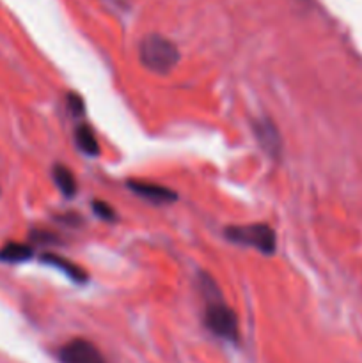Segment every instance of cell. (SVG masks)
Listing matches in <instances>:
<instances>
[{"label": "cell", "instance_id": "5", "mask_svg": "<svg viewBox=\"0 0 362 363\" xmlns=\"http://www.w3.org/2000/svg\"><path fill=\"white\" fill-rule=\"evenodd\" d=\"M128 188L137 197L146 199L149 202H155V204H165V202H174L177 199V195L170 188L158 183H149V181L130 179L128 181Z\"/></svg>", "mask_w": 362, "mask_h": 363}, {"label": "cell", "instance_id": "10", "mask_svg": "<svg viewBox=\"0 0 362 363\" xmlns=\"http://www.w3.org/2000/svg\"><path fill=\"white\" fill-rule=\"evenodd\" d=\"M52 176L57 188H59L66 197H73V195L77 194V179H75V174L71 172L66 165L53 167Z\"/></svg>", "mask_w": 362, "mask_h": 363}, {"label": "cell", "instance_id": "9", "mask_svg": "<svg viewBox=\"0 0 362 363\" xmlns=\"http://www.w3.org/2000/svg\"><path fill=\"white\" fill-rule=\"evenodd\" d=\"M34 255L28 245L25 243H7L6 247L0 248V261L7 262V264H18V262H25Z\"/></svg>", "mask_w": 362, "mask_h": 363}, {"label": "cell", "instance_id": "7", "mask_svg": "<svg viewBox=\"0 0 362 363\" xmlns=\"http://www.w3.org/2000/svg\"><path fill=\"white\" fill-rule=\"evenodd\" d=\"M41 261L45 262V264H48V266H52V268L62 272L64 275H66L67 279L73 280V282H77V284L87 282V273L84 272V268L78 264H75V262L67 261V259L62 257V255H57V254H53V252H46V254L41 257Z\"/></svg>", "mask_w": 362, "mask_h": 363}, {"label": "cell", "instance_id": "4", "mask_svg": "<svg viewBox=\"0 0 362 363\" xmlns=\"http://www.w3.org/2000/svg\"><path fill=\"white\" fill-rule=\"evenodd\" d=\"M60 363H106L102 351L85 339H73L57 353Z\"/></svg>", "mask_w": 362, "mask_h": 363}, {"label": "cell", "instance_id": "8", "mask_svg": "<svg viewBox=\"0 0 362 363\" xmlns=\"http://www.w3.org/2000/svg\"><path fill=\"white\" fill-rule=\"evenodd\" d=\"M75 140L77 145L89 156H98L99 155V144L98 138H96L94 130H92L89 124L82 123L78 124L77 130H75Z\"/></svg>", "mask_w": 362, "mask_h": 363}, {"label": "cell", "instance_id": "3", "mask_svg": "<svg viewBox=\"0 0 362 363\" xmlns=\"http://www.w3.org/2000/svg\"><path fill=\"white\" fill-rule=\"evenodd\" d=\"M226 238L233 243L252 247L266 255H272L277 248L275 230L268 223H248V225L227 227Z\"/></svg>", "mask_w": 362, "mask_h": 363}, {"label": "cell", "instance_id": "11", "mask_svg": "<svg viewBox=\"0 0 362 363\" xmlns=\"http://www.w3.org/2000/svg\"><path fill=\"white\" fill-rule=\"evenodd\" d=\"M66 103H67V110H70L73 116H77V117L84 116L85 105H84V99H82V96H78L77 92H70L66 98Z\"/></svg>", "mask_w": 362, "mask_h": 363}, {"label": "cell", "instance_id": "12", "mask_svg": "<svg viewBox=\"0 0 362 363\" xmlns=\"http://www.w3.org/2000/svg\"><path fill=\"white\" fill-rule=\"evenodd\" d=\"M92 209H94V213L99 216V218L106 220V222H109V220L116 218V213H114V209L110 208V206L106 204V202H103V201L92 202Z\"/></svg>", "mask_w": 362, "mask_h": 363}, {"label": "cell", "instance_id": "2", "mask_svg": "<svg viewBox=\"0 0 362 363\" xmlns=\"http://www.w3.org/2000/svg\"><path fill=\"white\" fill-rule=\"evenodd\" d=\"M138 59L146 69L156 74H167L180 62V50L162 34H148L138 45Z\"/></svg>", "mask_w": 362, "mask_h": 363}, {"label": "cell", "instance_id": "1", "mask_svg": "<svg viewBox=\"0 0 362 363\" xmlns=\"http://www.w3.org/2000/svg\"><path fill=\"white\" fill-rule=\"evenodd\" d=\"M201 287L206 298L204 325L215 337L229 342H238V318L233 308L227 307L220 298L216 284L212 277H201Z\"/></svg>", "mask_w": 362, "mask_h": 363}, {"label": "cell", "instance_id": "13", "mask_svg": "<svg viewBox=\"0 0 362 363\" xmlns=\"http://www.w3.org/2000/svg\"><path fill=\"white\" fill-rule=\"evenodd\" d=\"M31 238L34 241H38V243H57L55 236L52 233H46V230H34L31 234Z\"/></svg>", "mask_w": 362, "mask_h": 363}, {"label": "cell", "instance_id": "6", "mask_svg": "<svg viewBox=\"0 0 362 363\" xmlns=\"http://www.w3.org/2000/svg\"><path fill=\"white\" fill-rule=\"evenodd\" d=\"M252 130H254L256 138H258L263 151H265L268 156H272V158H277V156L280 155L283 144H280V135L279 131H277L275 124H273L270 119H266V117H263V119L254 121Z\"/></svg>", "mask_w": 362, "mask_h": 363}]
</instances>
